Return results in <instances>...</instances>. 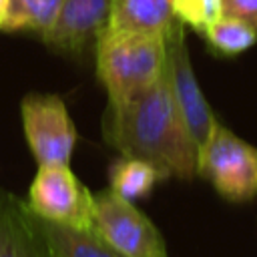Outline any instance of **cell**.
Segmentation results:
<instances>
[{"label": "cell", "instance_id": "7a4b0ae2", "mask_svg": "<svg viewBox=\"0 0 257 257\" xmlns=\"http://www.w3.org/2000/svg\"><path fill=\"white\" fill-rule=\"evenodd\" d=\"M94 50L96 76L112 104L149 90L167 68V40L159 34L104 30Z\"/></svg>", "mask_w": 257, "mask_h": 257}, {"label": "cell", "instance_id": "8fae6325", "mask_svg": "<svg viewBox=\"0 0 257 257\" xmlns=\"http://www.w3.org/2000/svg\"><path fill=\"white\" fill-rule=\"evenodd\" d=\"M42 227L56 257H122L94 231H80L44 219Z\"/></svg>", "mask_w": 257, "mask_h": 257}, {"label": "cell", "instance_id": "5bb4252c", "mask_svg": "<svg viewBox=\"0 0 257 257\" xmlns=\"http://www.w3.org/2000/svg\"><path fill=\"white\" fill-rule=\"evenodd\" d=\"M203 36L211 50L221 56H237L257 42V30L249 22L229 14H221L211 22L203 30Z\"/></svg>", "mask_w": 257, "mask_h": 257}, {"label": "cell", "instance_id": "9c48e42d", "mask_svg": "<svg viewBox=\"0 0 257 257\" xmlns=\"http://www.w3.org/2000/svg\"><path fill=\"white\" fill-rule=\"evenodd\" d=\"M0 257H56L42 219L26 201L0 189Z\"/></svg>", "mask_w": 257, "mask_h": 257}, {"label": "cell", "instance_id": "2e32d148", "mask_svg": "<svg viewBox=\"0 0 257 257\" xmlns=\"http://www.w3.org/2000/svg\"><path fill=\"white\" fill-rule=\"evenodd\" d=\"M223 14L237 16L257 30V0H223Z\"/></svg>", "mask_w": 257, "mask_h": 257}, {"label": "cell", "instance_id": "5b68a950", "mask_svg": "<svg viewBox=\"0 0 257 257\" xmlns=\"http://www.w3.org/2000/svg\"><path fill=\"white\" fill-rule=\"evenodd\" d=\"M122 257H169L155 223L112 189L94 195V229Z\"/></svg>", "mask_w": 257, "mask_h": 257}, {"label": "cell", "instance_id": "8992f818", "mask_svg": "<svg viewBox=\"0 0 257 257\" xmlns=\"http://www.w3.org/2000/svg\"><path fill=\"white\" fill-rule=\"evenodd\" d=\"M20 116L28 149L38 167L70 165L76 126L58 94H26L20 102Z\"/></svg>", "mask_w": 257, "mask_h": 257}, {"label": "cell", "instance_id": "277c9868", "mask_svg": "<svg viewBox=\"0 0 257 257\" xmlns=\"http://www.w3.org/2000/svg\"><path fill=\"white\" fill-rule=\"evenodd\" d=\"M26 203L44 221L80 231L94 229V195L68 165H40L28 187Z\"/></svg>", "mask_w": 257, "mask_h": 257}, {"label": "cell", "instance_id": "ba28073f", "mask_svg": "<svg viewBox=\"0 0 257 257\" xmlns=\"http://www.w3.org/2000/svg\"><path fill=\"white\" fill-rule=\"evenodd\" d=\"M112 0H60L58 14L44 44L62 54H82L108 26Z\"/></svg>", "mask_w": 257, "mask_h": 257}, {"label": "cell", "instance_id": "9a60e30c", "mask_svg": "<svg viewBox=\"0 0 257 257\" xmlns=\"http://www.w3.org/2000/svg\"><path fill=\"white\" fill-rule=\"evenodd\" d=\"M223 14V0H175V16L183 26L203 30Z\"/></svg>", "mask_w": 257, "mask_h": 257}, {"label": "cell", "instance_id": "3957f363", "mask_svg": "<svg viewBox=\"0 0 257 257\" xmlns=\"http://www.w3.org/2000/svg\"><path fill=\"white\" fill-rule=\"evenodd\" d=\"M197 177L231 203H247L257 197V147L233 135L219 120L199 149Z\"/></svg>", "mask_w": 257, "mask_h": 257}, {"label": "cell", "instance_id": "7c38bea8", "mask_svg": "<svg viewBox=\"0 0 257 257\" xmlns=\"http://www.w3.org/2000/svg\"><path fill=\"white\" fill-rule=\"evenodd\" d=\"M60 0H8L2 32H34L40 38L50 30Z\"/></svg>", "mask_w": 257, "mask_h": 257}, {"label": "cell", "instance_id": "52a82bcc", "mask_svg": "<svg viewBox=\"0 0 257 257\" xmlns=\"http://www.w3.org/2000/svg\"><path fill=\"white\" fill-rule=\"evenodd\" d=\"M165 40H167V74H169L173 98L181 110V116L193 141L201 149V145L211 135L217 118L197 82L185 42V26L177 22L169 30Z\"/></svg>", "mask_w": 257, "mask_h": 257}, {"label": "cell", "instance_id": "e0dca14e", "mask_svg": "<svg viewBox=\"0 0 257 257\" xmlns=\"http://www.w3.org/2000/svg\"><path fill=\"white\" fill-rule=\"evenodd\" d=\"M6 4H8V0H0V30H2V20H4V14H6Z\"/></svg>", "mask_w": 257, "mask_h": 257}, {"label": "cell", "instance_id": "6da1fadb", "mask_svg": "<svg viewBox=\"0 0 257 257\" xmlns=\"http://www.w3.org/2000/svg\"><path fill=\"white\" fill-rule=\"evenodd\" d=\"M102 137L122 157L157 167L163 179L197 177L199 147L173 98L167 68L139 96L118 104L108 102L102 114Z\"/></svg>", "mask_w": 257, "mask_h": 257}, {"label": "cell", "instance_id": "30bf717a", "mask_svg": "<svg viewBox=\"0 0 257 257\" xmlns=\"http://www.w3.org/2000/svg\"><path fill=\"white\" fill-rule=\"evenodd\" d=\"M177 22L175 0H112L106 32L167 36Z\"/></svg>", "mask_w": 257, "mask_h": 257}, {"label": "cell", "instance_id": "4fadbf2b", "mask_svg": "<svg viewBox=\"0 0 257 257\" xmlns=\"http://www.w3.org/2000/svg\"><path fill=\"white\" fill-rule=\"evenodd\" d=\"M159 179L163 177L157 167L133 157H120L108 167L110 189L126 201H135L149 195Z\"/></svg>", "mask_w": 257, "mask_h": 257}]
</instances>
